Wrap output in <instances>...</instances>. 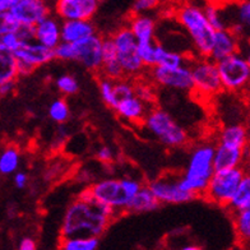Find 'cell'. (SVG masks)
<instances>
[{
  "instance_id": "33",
  "label": "cell",
  "mask_w": 250,
  "mask_h": 250,
  "mask_svg": "<svg viewBox=\"0 0 250 250\" xmlns=\"http://www.w3.org/2000/svg\"><path fill=\"white\" fill-rule=\"evenodd\" d=\"M114 83H115L114 81H111L109 78H105V77H100L99 81H97L100 96H101L102 101L105 102L106 106H109L110 109L116 110V107L119 105V101L116 99Z\"/></svg>"
},
{
  "instance_id": "31",
  "label": "cell",
  "mask_w": 250,
  "mask_h": 250,
  "mask_svg": "<svg viewBox=\"0 0 250 250\" xmlns=\"http://www.w3.org/2000/svg\"><path fill=\"white\" fill-rule=\"evenodd\" d=\"M21 155L17 147H7L0 153V174L10 175L20 167Z\"/></svg>"
},
{
  "instance_id": "50",
  "label": "cell",
  "mask_w": 250,
  "mask_h": 250,
  "mask_svg": "<svg viewBox=\"0 0 250 250\" xmlns=\"http://www.w3.org/2000/svg\"><path fill=\"white\" fill-rule=\"evenodd\" d=\"M0 97H1V93H0Z\"/></svg>"
},
{
  "instance_id": "2",
  "label": "cell",
  "mask_w": 250,
  "mask_h": 250,
  "mask_svg": "<svg viewBox=\"0 0 250 250\" xmlns=\"http://www.w3.org/2000/svg\"><path fill=\"white\" fill-rule=\"evenodd\" d=\"M214 149L216 145L212 142L195 145L189 153L184 174L180 175L183 190L195 198L203 197L214 174Z\"/></svg>"
},
{
  "instance_id": "19",
  "label": "cell",
  "mask_w": 250,
  "mask_h": 250,
  "mask_svg": "<svg viewBox=\"0 0 250 250\" xmlns=\"http://www.w3.org/2000/svg\"><path fill=\"white\" fill-rule=\"evenodd\" d=\"M217 145L247 149L249 145V130L243 123H230L224 125L218 132Z\"/></svg>"
},
{
  "instance_id": "36",
  "label": "cell",
  "mask_w": 250,
  "mask_h": 250,
  "mask_svg": "<svg viewBox=\"0 0 250 250\" xmlns=\"http://www.w3.org/2000/svg\"><path fill=\"white\" fill-rule=\"evenodd\" d=\"M55 87L62 96H73L79 91L78 79L72 74H62L58 77Z\"/></svg>"
},
{
  "instance_id": "27",
  "label": "cell",
  "mask_w": 250,
  "mask_h": 250,
  "mask_svg": "<svg viewBox=\"0 0 250 250\" xmlns=\"http://www.w3.org/2000/svg\"><path fill=\"white\" fill-rule=\"evenodd\" d=\"M190 60L187 59L185 55H183L179 51L165 49L162 45H158L157 50V66L167 68V69H178L181 66L189 65Z\"/></svg>"
},
{
  "instance_id": "38",
  "label": "cell",
  "mask_w": 250,
  "mask_h": 250,
  "mask_svg": "<svg viewBox=\"0 0 250 250\" xmlns=\"http://www.w3.org/2000/svg\"><path fill=\"white\" fill-rule=\"evenodd\" d=\"M21 24L16 21L9 10L0 13V37L8 33H16L20 30Z\"/></svg>"
},
{
  "instance_id": "21",
  "label": "cell",
  "mask_w": 250,
  "mask_h": 250,
  "mask_svg": "<svg viewBox=\"0 0 250 250\" xmlns=\"http://www.w3.org/2000/svg\"><path fill=\"white\" fill-rule=\"evenodd\" d=\"M245 152L247 149L234 148V147H227L216 143L213 160L214 172L241 167V164L245 158Z\"/></svg>"
},
{
  "instance_id": "49",
  "label": "cell",
  "mask_w": 250,
  "mask_h": 250,
  "mask_svg": "<svg viewBox=\"0 0 250 250\" xmlns=\"http://www.w3.org/2000/svg\"><path fill=\"white\" fill-rule=\"evenodd\" d=\"M244 56H245V59H247L248 64H249V66H250V41H249V42H248L247 51H245V54H244Z\"/></svg>"
},
{
  "instance_id": "1",
  "label": "cell",
  "mask_w": 250,
  "mask_h": 250,
  "mask_svg": "<svg viewBox=\"0 0 250 250\" xmlns=\"http://www.w3.org/2000/svg\"><path fill=\"white\" fill-rule=\"evenodd\" d=\"M118 213L95 201L86 189L66 207L60 226V237L101 236Z\"/></svg>"
},
{
  "instance_id": "18",
  "label": "cell",
  "mask_w": 250,
  "mask_h": 250,
  "mask_svg": "<svg viewBox=\"0 0 250 250\" xmlns=\"http://www.w3.org/2000/svg\"><path fill=\"white\" fill-rule=\"evenodd\" d=\"M101 77L109 78L114 82L124 79V72L120 65L118 58V51L112 42V40L109 37H104V51H102V68L100 72Z\"/></svg>"
},
{
  "instance_id": "45",
  "label": "cell",
  "mask_w": 250,
  "mask_h": 250,
  "mask_svg": "<svg viewBox=\"0 0 250 250\" xmlns=\"http://www.w3.org/2000/svg\"><path fill=\"white\" fill-rule=\"evenodd\" d=\"M27 183H28V176L24 172H16V175H14V184H16L18 189L26 188Z\"/></svg>"
},
{
  "instance_id": "42",
  "label": "cell",
  "mask_w": 250,
  "mask_h": 250,
  "mask_svg": "<svg viewBox=\"0 0 250 250\" xmlns=\"http://www.w3.org/2000/svg\"><path fill=\"white\" fill-rule=\"evenodd\" d=\"M114 157H115L114 151L107 146H102L96 151V158L102 164H110V162L114 161Z\"/></svg>"
},
{
  "instance_id": "6",
  "label": "cell",
  "mask_w": 250,
  "mask_h": 250,
  "mask_svg": "<svg viewBox=\"0 0 250 250\" xmlns=\"http://www.w3.org/2000/svg\"><path fill=\"white\" fill-rule=\"evenodd\" d=\"M245 170L243 167L216 171L209 180L203 198L209 203L229 208L243 181Z\"/></svg>"
},
{
  "instance_id": "48",
  "label": "cell",
  "mask_w": 250,
  "mask_h": 250,
  "mask_svg": "<svg viewBox=\"0 0 250 250\" xmlns=\"http://www.w3.org/2000/svg\"><path fill=\"white\" fill-rule=\"evenodd\" d=\"M180 250H204L203 248L198 247V245H185Z\"/></svg>"
},
{
  "instance_id": "9",
  "label": "cell",
  "mask_w": 250,
  "mask_h": 250,
  "mask_svg": "<svg viewBox=\"0 0 250 250\" xmlns=\"http://www.w3.org/2000/svg\"><path fill=\"white\" fill-rule=\"evenodd\" d=\"M86 191L95 201L109 207L118 214L126 211L129 202L132 201V198L129 197L125 190L122 179H102L93 183L91 187L86 188Z\"/></svg>"
},
{
  "instance_id": "46",
  "label": "cell",
  "mask_w": 250,
  "mask_h": 250,
  "mask_svg": "<svg viewBox=\"0 0 250 250\" xmlns=\"http://www.w3.org/2000/svg\"><path fill=\"white\" fill-rule=\"evenodd\" d=\"M14 88H16V82L4 83V84H0V93L1 96H8L13 93Z\"/></svg>"
},
{
  "instance_id": "41",
  "label": "cell",
  "mask_w": 250,
  "mask_h": 250,
  "mask_svg": "<svg viewBox=\"0 0 250 250\" xmlns=\"http://www.w3.org/2000/svg\"><path fill=\"white\" fill-rule=\"evenodd\" d=\"M157 5L158 1L156 0H137L132 4V14H147Z\"/></svg>"
},
{
  "instance_id": "17",
  "label": "cell",
  "mask_w": 250,
  "mask_h": 250,
  "mask_svg": "<svg viewBox=\"0 0 250 250\" xmlns=\"http://www.w3.org/2000/svg\"><path fill=\"white\" fill-rule=\"evenodd\" d=\"M115 111L119 115V118L123 119L124 122L134 125H143L146 116L149 112V110L148 105L145 101H142L138 96L135 95L133 97H129V99H125L119 102Z\"/></svg>"
},
{
  "instance_id": "4",
  "label": "cell",
  "mask_w": 250,
  "mask_h": 250,
  "mask_svg": "<svg viewBox=\"0 0 250 250\" xmlns=\"http://www.w3.org/2000/svg\"><path fill=\"white\" fill-rule=\"evenodd\" d=\"M54 51L56 60L77 62L89 72L100 73L102 68L104 37L96 33L76 43L62 42Z\"/></svg>"
},
{
  "instance_id": "20",
  "label": "cell",
  "mask_w": 250,
  "mask_h": 250,
  "mask_svg": "<svg viewBox=\"0 0 250 250\" xmlns=\"http://www.w3.org/2000/svg\"><path fill=\"white\" fill-rule=\"evenodd\" d=\"M128 27L133 32L138 43L155 42L157 22L149 14H132L129 18Z\"/></svg>"
},
{
  "instance_id": "7",
  "label": "cell",
  "mask_w": 250,
  "mask_h": 250,
  "mask_svg": "<svg viewBox=\"0 0 250 250\" xmlns=\"http://www.w3.org/2000/svg\"><path fill=\"white\" fill-rule=\"evenodd\" d=\"M193 77V93L209 100L224 92L217 62L209 58H195L189 62Z\"/></svg>"
},
{
  "instance_id": "35",
  "label": "cell",
  "mask_w": 250,
  "mask_h": 250,
  "mask_svg": "<svg viewBox=\"0 0 250 250\" xmlns=\"http://www.w3.org/2000/svg\"><path fill=\"white\" fill-rule=\"evenodd\" d=\"M160 43L157 41L149 43H138V55L146 68L152 69L157 66V50Z\"/></svg>"
},
{
  "instance_id": "15",
  "label": "cell",
  "mask_w": 250,
  "mask_h": 250,
  "mask_svg": "<svg viewBox=\"0 0 250 250\" xmlns=\"http://www.w3.org/2000/svg\"><path fill=\"white\" fill-rule=\"evenodd\" d=\"M240 51V37L230 28L216 31L213 41V47L209 59L218 62L229 56L235 55Z\"/></svg>"
},
{
  "instance_id": "11",
  "label": "cell",
  "mask_w": 250,
  "mask_h": 250,
  "mask_svg": "<svg viewBox=\"0 0 250 250\" xmlns=\"http://www.w3.org/2000/svg\"><path fill=\"white\" fill-rule=\"evenodd\" d=\"M149 77L153 83L165 88L180 92H193V77L189 65L181 66L178 69L155 66L149 69Z\"/></svg>"
},
{
  "instance_id": "10",
  "label": "cell",
  "mask_w": 250,
  "mask_h": 250,
  "mask_svg": "<svg viewBox=\"0 0 250 250\" xmlns=\"http://www.w3.org/2000/svg\"><path fill=\"white\" fill-rule=\"evenodd\" d=\"M148 189L160 204H183L195 199L180 185V176L176 175H162L148 183Z\"/></svg>"
},
{
  "instance_id": "43",
  "label": "cell",
  "mask_w": 250,
  "mask_h": 250,
  "mask_svg": "<svg viewBox=\"0 0 250 250\" xmlns=\"http://www.w3.org/2000/svg\"><path fill=\"white\" fill-rule=\"evenodd\" d=\"M17 35L21 39L22 43L23 42H32L35 41V27L30 26H21L20 30L17 31Z\"/></svg>"
},
{
  "instance_id": "8",
  "label": "cell",
  "mask_w": 250,
  "mask_h": 250,
  "mask_svg": "<svg viewBox=\"0 0 250 250\" xmlns=\"http://www.w3.org/2000/svg\"><path fill=\"white\" fill-rule=\"evenodd\" d=\"M225 92L240 93L250 86V66L243 53H237L217 62Z\"/></svg>"
},
{
  "instance_id": "3",
  "label": "cell",
  "mask_w": 250,
  "mask_h": 250,
  "mask_svg": "<svg viewBox=\"0 0 250 250\" xmlns=\"http://www.w3.org/2000/svg\"><path fill=\"white\" fill-rule=\"evenodd\" d=\"M174 17L179 26L188 33L198 58H209L216 31L208 22L203 7L184 3L175 9Z\"/></svg>"
},
{
  "instance_id": "37",
  "label": "cell",
  "mask_w": 250,
  "mask_h": 250,
  "mask_svg": "<svg viewBox=\"0 0 250 250\" xmlns=\"http://www.w3.org/2000/svg\"><path fill=\"white\" fill-rule=\"evenodd\" d=\"M114 89H115L116 99H118L119 102L135 96V84H133V83L126 78L116 81V82L114 83Z\"/></svg>"
},
{
  "instance_id": "34",
  "label": "cell",
  "mask_w": 250,
  "mask_h": 250,
  "mask_svg": "<svg viewBox=\"0 0 250 250\" xmlns=\"http://www.w3.org/2000/svg\"><path fill=\"white\" fill-rule=\"evenodd\" d=\"M204 13L207 17L208 22L211 23V26L213 27L214 31H221L225 30V28H229L226 24V21H225V13L222 8L216 3H208L203 7Z\"/></svg>"
},
{
  "instance_id": "24",
  "label": "cell",
  "mask_w": 250,
  "mask_h": 250,
  "mask_svg": "<svg viewBox=\"0 0 250 250\" xmlns=\"http://www.w3.org/2000/svg\"><path fill=\"white\" fill-rule=\"evenodd\" d=\"M161 204L152 194L148 187H143L141 190L132 198V201L129 202L126 211L130 213H148V212L156 211Z\"/></svg>"
},
{
  "instance_id": "22",
  "label": "cell",
  "mask_w": 250,
  "mask_h": 250,
  "mask_svg": "<svg viewBox=\"0 0 250 250\" xmlns=\"http://www.w3.org/2000/svg\"><path fill=\"white\" fill-rule=\"evenodd\" d=\"M96 33L92 21H65L62 23V42L76 43Z\"/></svg>"
},
{
  "instance_id": "29",
  "label": "cell",
  "mask_w": 250,
  "mask_h": 250,
  "mask_svg": "<svg viewBox=\"0 0 250 250\" xmlns=\"http://www.w3.org/2000/svg\"><path fill=\"white\" fill-rule=\"evenodd\" d=\"M99 237H60L59 250H97Z\"/></svg>"
},
{
  "instance_id": "5",
  "label": "cell",
  "mask_w": 250,
  "mask_h": 250,
  "mask_svg": "<svg viewBox=\"0 0 250 250\" xmlns=\"http://www.w3.org/2000/svg\"><path fill=\"white\" fill-rule=\"evenodd\" d=\"M143 126L158 142L170 148H180L188 145L189 134L167 111L151 109L146 116Z\"/></svg>"
},
{
  "instance_id": "40",
  "label": "cell",
  "mask_w": 250,
  "mask_h": 250,
  "mask_svg": "<svg viewBox=\"0 0 250 250\" xmlns=\"http://www.w3.org/2000/svg\"><path fill=\"white\" fill-rule=\"evenodd\" d=\"M0 45L4 49L12 51V53H16L22 45V41H21L17 33H8V35H4V36L0 37Z\"/></svg>"
},
{
  "instance_id": "30",
  "label": "cell",
  "mask_w": 250,
  "mask_h": 250,
  "mask_svg": "<svg viewBox=\"0 0 250 250\" xmlns=\"http://www.w3.org/2000/svg\"><path fill=\"white\" fill-rule=\"evenodd\" d=\"M235 18L236 23L230 27V30L234 31L237 36L241 37L245 33L250 32V0L241 1L236 5Z\"/></svg>"
},
{
  "instance_id": "51",
  "label": "cell",
  "mask_w": 250,
  "mask_h": 250,
  "mask_svg": "<svg viewBox=\"0 0 250 250\" xmlns=\"http://www.w3.org/2000/svg\"><path fill=\"white\" fill-rule=\"evenodd\" d=\"M249 250H250V248H249Z\"/></svg>"
},
{
  "instance_id": "32",
  "label": "cell",
  "mask_w": 250,
  "mask_h": 250,
  "mask_svg": "<svg viewBox=\"0 0 250 250\" xmlns=\"http://www.w3.org/2000/svg\"><path fill=\"white\" fill-rule=\"evenodd\" d=\"M49 118L56 124H65L70 119L69 104L64 99H55L49 105Z\"/></svg>"
},
{
  "instance_id": "13",
  "label": "cell",
  "mask_w": 250,
  "mask_h": 250,
  "mask_svg": "<svg viewBox=\"0 0 250 250\" xmlns=\"http://www.w3.org/2000/svg\"><path fill=\"white\" fill-rule=\"evenodd\" d=\"M100 3L97 0H58L54 5V12L58 18L65 21H91Z\"/></svg>"
},
{
  "instance_id": "39",
  "label": "cell",
  "mask_w": 250,
  "mask_h": 250,
  "mask_svg": "<svg viewBox=\"0 0 250 250\" xmlns=\"http://www.w3.org/2000/svg\"><path fill=\"white\" fill-rule=\"evenodd\" d=\"M135 95L138 96L142 101H145L147 105L153 104L156 99L155 89L149 84H135Z\"/></svg>"
},
{
  "instance_id": "44",
  "label": "cell",
  "mask_w": 250,
  "mask_h": 250,
  "mask_svg": "<svg viewBox=\"0 0 250 250\" xmlns=\"http://www.w3.org/2000/svg\"><path fill=\"white\" fill-rule=\"evenodd\" d=\"M17 250H37L36 241L33 240V239H31V237H23V239L21 240Z\"/></svg>"
},
{
  "instance_id": "47",
  "label": "cell",
  "mask_w": 250,
  "mask_h": 250,
  "mask_svg": "<svg viewBox=\"0 0 250 250\" xmlns=\"http://www.w3.org/2000/svg\"><path fill=\"white\" fill-rule=\"evenodd\" d=\"M14 0H0V13L8 12L12 8Z\"/></svg>"
},
{
  "instance_id": "12",
  "label": "cell",
  "mask_w": 250,
  "mask_h": 250,
  "mask_svg": "<svg viewBox=\"0 0 250 250\" xmlns=\"http://www.w3.org/2000/svg\"><path fill=\"white\" fill-rule=\"evenodd\" d=\"M9 12L21 26L30 27H36L53 14L49 4L42 0H14Z\"/></svg>"
},
{
  "instance_id": "23",
  "label": "cell",
  "mask_w": 250,
  "mask_h": 250,
  "mask_svg": "<svg viewBox=\"0 0 250 250\" xmlns=\"http://www.w3.org/2000/svg\"><path fill=\"white\" fill-rule=\"evenodd\" d=\"M110 39L115 45L116 51H118V58H124V56H130L138 54V41L134 37L133 32L128 26L120 27L115 32L112 33Z\"/></svg>"
},
{
  "instance_id": "26",
  "label": "cell",
  "mask_w": 250,
  "mask_h": 250,
  "mask_svg": "<svg viewBox=\"0 0 250 250\" xmlns=\"http://www.w3.org/2000/svg\"><path fill=\"white\" fill-rule=\"evenodd\" d=\"M232 224L235 235L241 247L250 248V208L243 211L232 212Z\"/></svg>"
},
{
  "instance_id": "16",
  "label": "cell",
  "mask_w": 250,
  "mask_h": 250,
  "mask_svg": "<svg viewBox=\"0 0 250 250\" xmlns=\"http://www.w3.org/2000/svg\"><path fill=\"white\" fill-rule=\"evenodd\" d=\"M62 23L60 18L51 14L35 27V41L55 50L62 43Z\"/></svg>"
},
{
  "instance_id": "14",
  "label": "cell",
  "mask_w": 250,
  "mask_h": 250,
  "mask_svg": "<svg viewBox=\"0 0 250 250\" xmlns=\"http://www.w3.org/2000/svg\"><path fill=\"white\" fill-rule=\"evenodd\" d=\"M17 60L30 65L32 69H37L40 66L45 65L47 62L55 59V51L49 47L43 46L37 41L32 42H23L16 53Z\"/></svg>"
},
{
  "instance_id": "25",
  "label": "cell",
  "mask_w": 250,
  "mask_h": 250,
  "mask_svg": "<svg viewBox=\"0 0 250 250\" xmlns=\"http://www.w3.org/2000/svg\"><path fill=\"white\" fill-rule=\"evenodd\" d=\"M18 77V62L16 55L0 45V84L16 82Z\"/></svg>"
},
{
  "instance_id": "28",
  "label": "cell",
  "mask_w": 250,
  "mask_h": 250,
  "mask_svg": "<svg viewBox=\"0 0 250 250\" xmlns=\"http://www.w3.org/2000/svg\"><path fill=\"white\" fill-rule=\"evenodd\" d=\"M248 208H250V170L249 171L245 170L243 181H241L240 187L237 189L229 209L232 213V212L243 211V209H248Z\"/></svg>"
}]
</instances>
